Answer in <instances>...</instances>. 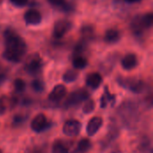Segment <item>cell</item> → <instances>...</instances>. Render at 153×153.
<instances>
[{
	"mask_svg": "<svg viewBox=\"0 0 153 153\" xmlns=\"http://www.w3.org/2000/svg\"><path fill=\"white\" fill-rule=\"evenodd\" d=\"M66 93H67L66 87L63 84H57L53 88V90L49 93L48 100L51 101H58L62 100L64 97H65Z\"/></svg>",
	"mask_w": 153,
	"mask_h": 153,
	"instance_id": "52a82bcc",
	"label": "cell"
},
{
	"mask_svg": "<svg viewBox=\"0 0 153 153\" xmlns=\"http://www.w3.org/2000/svg\"><path fill=\"white\" fill-rule=\"evenodd\" d=\"M122 67L126 70H132L138 65L137 57L134 54H128L122 59Z\"/></svg>",
	"mask_w": 153,
	"mask_h": 153,
	"instance_id": "30bf717a",
	"label": "cell"
},
{
	"mask_svg": "<svg viewBox=\"0 0 153 153\" xmlns=\"http://www.w3.org/2000/svg\"><path fill=\"white\" fill-rule=\"evenodd\" d=\"M13 104H15V100L13 99H9L4 95L0 96V116L4 115L6 109L11 108Z\"/></svg>",
	"mask_w": 153,
	"mask_h": 153,
	"instance_id": "7c38bea8",
	"label": "cell"
},
{
	"mask_svg": "<svg viewBox=\"0 0 153 153\" xmlns=\"http://www.w3.org/2000/svg\"><path fill=\"white\" fill-rule=\"evenodd\" d=\"M78 76V73L75 70H68L65 73L63 76V80L65 82H72L76 80Z\"/></svg>",
	"mask_w": 153,
	"mask_h": 153,
	"instance_id": "44dd1931",
	"label": "cell"
},
{
	"mask_svg": "<svg viewBox=\"0 0 153 153\" xmlns=\"http://www.w3.org/2000/svg\"><path fill=\"white\" fill-rule=\"evenodd\" d=\"M71 28V23L68 21H57L53 28V34L56 38H62Z\"/></svg>",
	"mask_w": 153,
	"mask_h": 153,
	"instance_id": "8992f818",
	"label": "cell"
},
{
	"mask_svg": "<svg viewBox=\"0 0 153 153\" xmlns=\"http://www.w3.org/2000/svg\"><path fill=\"white\" fill-rule=\"evenodd\" d=\"M131 27H132V30L134 31V34H137V35H140L143 33V31L144 30V27L143 25V22H142V19L141 17L137 16L133 22H132V24H131Z\"/></svg>",
	"mask_w": 153,
	"mask_h": 153,
	"instance_id": "9a60e30c",
	"label": "cell"
},
{
	"mask_svg": "<svg viewBox=\"0 0 153 153\" xmlns=\"http://www.w3.org/2000/svg\"><path fill=\"white\" fill-rule=\"evenodd\" d=\"M31 86H32L33 90L35 91H38V92H40L44 90V84L39 80H34L31 83Z\"/></svg>",
	"mask_w": 153,
	"mask_h": 153,
	"instance_id": "cb8c5ba5",
	"label": "cell"
},
{
	"mask_svg": "<svg viewBox=\"0 0 153 153\" xmlns=\"http://www.w3.org/2000/svg\"><path fill=\"white\" fill-rule=\"evenodd\" d=\"M23 18H24V21L26 22V23L31 24V25H36L40 22L42 17H41L40 13L38 10L30 9L24 13Z\"/></svg>",
	"mask_w": 153,
	"mask_h": 153,
	"instance_id": "ba28073f",
	"label": "cell"
},
{
	"mask_svg": "<svg viewBox=\"0 0 153 153\" xmlns=\"http://www.w3.org/2000/svg\"><path fill=\"white\" fill-rule=\"evenodd\" d=\"M143 25L145 29H150L153 24V14L152 13H148L141 17Z\"/></svg>",
	"mask_w": 153,
	"mask_h": 153,
	"instance_id": "ffe728a7",
	"label": "cell"
},
{
	"mask_svg": "<svg viewBox=\"0 0 153 153\" xmlns=\"http://www.w3.org/2000/svg\"><path fill=\"white\" fill-rule=\"evenodd\" d=\"M0 153H3V152H2V150L0 149Z\"/></svg>",
	"mask_w": 153,
	"mask_h": 153,
	"instance_id": "f1b7e54d",
	"label": "cell"
},
{
	"mask_svg": "<svg viewBox=\"0 0 153 153\" xmlns=\"http://www.w3.org/2000/svg\"><path fill=\"white\" fill-rule=\"evenodd\" d=\"M0 77H1V76H0Z\"/></svg>",
	"mask_w": 153,
	"mask_h": 153,
	"instance_id": "f546056e",
	"label": "cell"
},
{
	"mask_svg": "<svg viewBox=\"0 0 153 153\" xmlns=\"http://www.w3.org/2000/svg\"><path fill=\"white\" fill-rule=\"evenodd\" d=\"M120 39V33L117 30L109 29L105 33V40L108 43H116Z\"/></svg>",
	"mask_w": 153,
	"mask_h": 153,
	"instance_id": "5bb4252c",
	"label": "cell"
},
{
	"mask_svg": "<svg viewBox=\"0 0 153 153\" xmlns=\"http://www.w3.org/2000/svg\"><path fill=\"white\" fill-rule=\"evenodd\" d=\"M10 1L17 6H23L28 3V0H10Z\"/></svg>",
	"mask_w": 153,
	"mask_h": 153,
	"instance_id": "484cf974",
	"label": "cell"
},
{
	"mask_svg": "<svg viewBox=\"0 0 153 153\" xmlns=\"http://www.w3.org/2000/svg\"><path fill=\"white\" fill-rule=\"evenodd\" d=\"M82 129V123L75 119H69L63 126V133L69 137L77 136Z\"/></svg>",
	"mask_w": 153,
	"mask_h": 153,
	"instance_id": "7a4b0ae2",
	"label": "cell"
},
{
	"mask_svg": "<svg viewBox=\"0 0 153 153\" xmlns=\"http://www.w3.org/2000/svg\"><path fill=\"white\" fill-rule=\"evenodd\" d=\"M13 87H14V90L17 92H22L25 89V82L21 78H17L13 82Z\"/></svg>",
	"mask_w": 153,
	"mask_h": 153,
	"instance_id": "603a6c76",
	"label": "cell"
},
{
	"mask_svg": "<svg viewBox=\"0 0 153 153\" xmlns=\"http://www.w3.org/2000/svg\"><path fill=\"white\" fill-rule=\"evenodd\" d=\"M48 126V120L44 114L40 113L38 114L31 121L30 127L31 129L36 133H41L43 132Z\"/></svg>",
	"mask_w": 153,
	"mask_h": 153,
	"instance_id": "3957f363",
	"label": "cell"
},
{
	"mask_svg": "<svg viewBox=\"0 0 153 153\" xmlns=\"http://www.w3.org/2000/svg\"><path fill=\"white\" fill-rule=\"evenodd\" d=\"M102 82V76L96 72L91 73L86 77V84L90 88L96 90L100 87V85Z\"/></svg>",
	"mask_w": 153,
	"mask_h": 153,
	"instance_id": "9c48e42d",
	"label": "cell"
},
{
	"mask_svg": "<svg viewBox=\"0 0 153 153\" xmlns=\"http://www.w3.org/2000/svg\"><path fill=\"white\" fill-rule=\"evenodd\" d=\"M88 98H89V93L85 90H79L77 91L73 92L69 96V98L66 101V104L68 106L77 105V104L81 103L82 101L88 100Z\"/></svg>",
	"mask_w": 153,
	"mask_h": 153,
	"instance_id": "5b68a950",
	"label": "cell"
},
{
	"mask_svg": "<svg viewBox=\"0 0 153 153\" xmlns=\"http://www.w3.org/2000/svg\"><path fill=\"white\" fill-rule=\"evenodd\" d=\"M87 65H88L87 59H85L82 56H76L73 60V65L75 69H82V68L86 67Z\"/></svg>",
	"mask_w": 153,
	"mask_h": 153,
	"instance_id": "d6986e66",
	"label": "cell"
},
{
	"mask_svg": "<svg viewBox=\"0 0 153 153\" xmlns=\"http://www.w3.org/2000/svg\"><path fill=\"white\" fill-rule=\"evenodd\" d=\"M52 153H69V146L67 143L57 139L52 144Z\"/></svg>",
	"mask_w": 153,
	"mask_h": 153,
	"instance_id": "8fae6325",
	"label": "cell"
},
{
	"mask_svg": "<svg viewBox=\"0 0 153 153\" xmlns=\"http://www.w3.org/2000/svg\"><path fill=\"white\" fill-rule=\"evenodd\" d=\"M124 86L129 88L132 91L135 93H141L144 89V83L142 81H131L126 82V83L124 84Z\"/></svg>",
	"mask_w": 153,
	"mask_h": 153,
	"instance_id": "4fadbf2b",
	"label": "cell"
},
{
	"mask_svg": "<svg viewBox=\"0 0 153 153\" xmlns=\"http://www.w3.org/2000/svg\"><path fill=\"white\" fill-rule=\"evenodd\" d=\"M4 39L6 49L17 54L20 56L24 55L26 50V44L19 35L11 30H7L4 32Z\"/></svg>",
	"mask_w": 153,
	"mask_h": 153,
	"instance_id": "6da1fadb",
	"label": "cell"
},
{
	"mask_svg": "<svg viewBox=\"0 0 153 153\" xmlns=\"http://www.w3.org/2000/svg\"><path fill=\"white\" fill-rule=\"evenodd\" d=\"M3 56H4V57L6 60H8L10 62H13V63H18L22 59V56H18L17 54H15V53H13V52H12V51H10L8 49H5L4 50Z\"/></svg>",
	"mask_w": 153,
	"mask_h": 153,
	"instance_id": "ac0fdd59",
	"label": "cell"
},
{
	"mask_svg": "<svg viewBox=\"0 0 153 153\" xmlns=\"http://www.w3.org/2000/svg\"><path fill=\"white\" fill-rule=\"evenodd\" d=\"M48 2L55 6H63L65 4V0H48Z\"/></svg>",
	"mask_w": 153,
	"mask_h": 153,
	"instance_id": "d4e9b609",
	"label": "cell"
},
{
	"mask_svg": "<svg viewBox=\"0 0 153 153\" xmlns=\"http://www.w3.org/2000/svg\"><path fill=\"white\" fill-rule=\"evenodd\" d=\"M91 141L87 138H83L78 143L77 149L75 152L77 153H86L91 149Z\"/></svg>",
	"mask_w": 153,
	"mask_h": 153,
	"instance_id": "2e32d148",
	"label": "cell"
},
{
	"mask_svg": "<svg viewBox=\"0 0 153 153\" xmlns=\"http://www.w3.org/2000/svg\"><path fill=\"white\" fill-rule=\"evenodd\" d=\"M95 109V102L92 100H86L85 104L82 107V110L85 114H90Z\"/></svg>",
	"mask_w": 153,
	"mask_h": 153,
	"instance_id": "7402d4cb",
	"label": "cell"
},
{
	"mask_svg": "<svg viewBox=\"0 0 153 153\" xmlns=\"http://www.w3.org/2000/svg\"><path fill=\"white\" fill-rule=\"evenodd\" d=\"M100 103H101V108H106L107 106V100H106V96L105 95H102L101 99H100Z\"/></svg>",
	"mask_w": 153,
	"mask_h": 153,
	"instance_id": "4316f807",
	"label": "cell"
},
{
	"mask_svg": "<svg viewBox=\"0 0 153 153\" xmlns=\"http://www.w3.org/2000/svg\"><path fill=\"white\" fill-rule=\"evenodd\" d=\"M103 125V119L100 117H93L90 119L86 126V132L89 136H94Z\"/></svg>",
	"mask_w": 153,
	"mask_h": 153,
	"instance_id": "277c9868",
	"label": "cell"
},
{
	"mask_svg": "<svg viewBox=\"0 0 153 153\" xmlns=\"http://www.w3.org/2000/svg\"><path fill=\"white\" fill-rule=\"evenodd\" d=\"M126 1L128 2V3H136V2H139L141 0H126Z\"/></svg>",
	"mask_w": 153,
	"mask_h": 153,
	"instance_id": "83f0119b",
	"label": "cell"
},
{
	"mask_svg": "<svg viewBox=\"0 0 153 153\" xmlns=\"http://www.w3.org/2000/svg\"><path fill=\"white\" fill-rule=\"evenodd\" d=\"M41 67V62L39 58L32 59L27 65V71L30 74H37Z\"/></svg>",
	"mask_w": 153,
	"mask_h": 153,
	"instance_id": "e0dca14e",
	"label": "cell"
}]
</instances>
